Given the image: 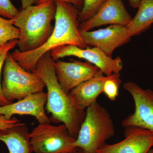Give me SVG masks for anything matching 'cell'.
Returning <instances> with one entry per match:
<instances>
[{
  "instance_id": "obj_12",
  "label": "cell",
  "mask_w": 153,
  "mask_h": 153,
  "mask_svg": "<svg viewBox=\"0 0 153 153\" xmlns=\"http://www.w3.org/2000/svg\"><path fill=\"white\" fill-rule=\"evenodd\" d=\"M132 19L122 0H106L93 17L80 23L79 28L87 31L107 25L126 26Z\"/></svg>"
},
{
  "instance_id": "obj_1",
  "label": "cell",
  "mask_w": 153,
  "mask_h": 153,
  "mask_svg": "<svg viewBox=\"0 0 153 153\" xmlns=\"http://www.w3.org/2000/svg\"><path fill=\"white\" fill-rule=\"evenodd\" d=\"M54 63L51 51H49L40 57L33 72L43 80L47 88L45 109L51 114L49 118L50 122L63 123L71 136L76 138L86 111L77 106L68 94L60 86L55 73Z\"/></svg>"
},
{
  "instance_id": "obj_8",
  "label": "cell",
  "mask_w": 153,
  "mask_h": 153,
  "mask_svg": "<svg viewBox=\"0 0 153 153\" xmlns=\"http://www.w3.org/2000/svg\"><path fill=\"white\" fill-rule=\"evenodd\" d=\"M123 86L132 97L135 111L123 121V126L140 128L153 132V91L143 89L131 81L125 83Z\"/></svg>"
},
{
  "instance_id": "obj_9",
  "label": "cell",
  "mask_w": 153,
  "mask_h": 153,
  "mask_svg": "<svg viewBox=\"0 0 153 153\" xmlns=\"http://www.w3.org/2000/svg\"><path fill=\"white\" fill-rule=\"evenodd\" d=\"M79 34L85 45L101 49L110 57H112L115 49L126 44L131 38L126 26L117 25L93 31L80 29Z\"/></svg>"
},
{
  "instance_id": "obj_21",
  "label": "cell",
  "mask_w": 153,
  "mask_h": 153,
  "mask_svg": "<svg viewBox=\"0 0 153 153\" xmlns=\"http://www.w3.org/2000/svg\"><path fill=\"white\" fill-rule=\"evenodd\" d=\"M18 9L10 0H0V16L8 19H14L19 13Z\"/></svg>"
},
{
  "instance_id": "obj_23",
  "label": "cell",
  "mask_w": 153,
  "mask_h": 153,
  "mask_svg": "<svg viewBox=\"0 0 153 153\" xmlns=\"http://www.w3.org/2000/svg\"><path fill=\"white\" fill-rule=\"evenodd\" d=\"M63 1L66 2L70 3L73 5L76 6V7H80L83 5V1L84 0H38V2L37 4H42L45 2L48 1Z\"/></svg>"
},
{
  "instance_id": "obj_20",
  "label": "cell",
  "mask_w": 153,
  "mask_h": 153,
  "mask_svg": "<svg viewBox=\"0 0 153 153\" xmlns=\"http://www.w3.org/2000/svg\"><path fill=\"white\" fill-rule=\"evenodd\" d=\"M17 43L18 40L16 39L9 41L6 44L0 46V107L12 103L7 101L3 95L1 85V74L7 55L11 50L14 49L17 46Z\"/></svg>"
},
{
  "instance_id": "obj_4",
  "label": "cell",
  "mask_w": 153,
  "mask_h": 153,
  "mask_svg": "<svg viewBox=\"0 0 153 153\" xmlns=\"http://www.w3.org/2000/svg\"><path fill=\"white\" fill-rule=\"evenodd\" d=\"M85 111L75 146L88 152L96 153L114 135V125L106 108L97 101L87 107Z\"/></svg>"
},
{
  "instance_id": "obj_27",
  "label": "cell",
  "mask_w": 153,
  "mask_h": 153,
  "mask_svg": "<svg viewBox=\"0 0 153 153\" xmlns=\"http://www.w3.org/2000/svg\"><path fill=\"white\" fill-rule=\"evenodd\" d=\"M147 153H153V146L149 150Z\"/></svg>"
},
{
  "instance_id": "obj_22",
  "label": "cell",
  "mask_w": 153,
  "mask_h": 153,
  "mask_svg": "<svg viewBox=\"0 0 153 153\" xmlns=\"http://www.w3.org/2000/svg\"><path fill=\"white\" fill-rule=\"evenodd\" d=\"M21 123L20 120L15 117L8 119L4 115L0 114V130L8 128Z\"/></svg>"
},
{
  "instance_id": "obj_11",
  "label": "cell",
  "mask_w": 153,
  "mask_h": 153,
  "mask_svg": "<svg viewBox=\"0 0 153 153\" xmlns=\"http://www.w3.org/2000/svg\"><path fill=\"white\" fill-rule=\"evenodd\" d=\"M125 139L114 144L105 145L97 153H147L153 146V132L135 127H126Z\"/></svg>"
},
{
  "instance_id": "obj_7",
  "label": "cell",
  "mask_w": 153,
  "mask_h": 153,
  "mask_svg": "<svg viewBox=\"0 0 153 153\" xmlns=\"http://www.w3.org/2000/svg\"><path fill=\"white\" fill-rule=\"evenodd\" d=\"M51 55L55 61L68 56L84 59L97 66L106 76L120 73L123 68V63L120 57L112 58L96 47L82 49L75 45H66L52 49Z\"/></svg>"
},
{
  "instance_id": "obj_6",
  "label": "cell",
  "mask_w": 153,
  "mask_h": 153,
  "mask_svg": "<svg viewBox=\"0 0 153 153\" xmlns=\"http://www.w3.org/2000/svg\"><path fill=\"white\" fill-rule=\"evenodd\" d=\"M34 153H71L76 151V138L71 136L65 125L39 123L30 133Z\"/></svg>"
},
{
  "instance_id": "obj_18",
  "label": "cell",
  "mask_w": 153,
  "mask_h": 153,
  "mask_svg": "<svg viewBox=\"0 0 153 153\" xmlns=\"http://www.w3.org/2000/svg\"><path fill=\"white\" fill-rule=\"evenodd\" d=\"M121 82L120 73H114L105 82L103 93L111 101L115 100L117 98Z\"/></svg>"
},
{
  "instance_id": "obj_24",
  "label": "cell",
  "mask_w": 153,
  "mask_h": 153,
  "mask_svg": "<svg viewBox=\"0 0 153 153\" xmlns=\"http://www.w3.org/2000/svg\"><path fill=\"white\" fill-rule=\"evenodd\" d=\"M22 9H25L29 6L37 4L38 0H21Z\"/></svg>"
},
{
  "instance_id": "obj_2",
  "label": "cell",
  "mask_w": 153,
  "mask_h": 153,
  "mask_svg": "<svg viewBox=\"0 0 153 153\" xmlns=\"http://www.w3.org/2000/svg\"><path fill=\"white\" fill-rule=\"evenodd\" d=\"M55 2V25L45 43L33 51L21 52L17 49L11 53L14 60L27 71L33 72L40 57L55 48L69 45L82 49L87 47L79 34V13L70 3L59 1Z\"/></svg>"
},
{
  "instance_id": "obj_16",
  "label": "cell",
  "mask_w": 153,
  "mask_h": 153,
  "mask_svg": "<svg viewBox=\"0 0 153 153\" xmlns=\"http://www.w3.org/2000/svg\"><path fill=\"white\" fill-rule=\"evenodd\" d=\"M138 10L126 28L131 37L137 36L153 24V0H142Z\"/></svg>"
},
{
  "instance_id": "obj_17",
  "label": "cell",
  "mask_w": 153,
  "mask_h": 153,
  "mask_svg": "<svg viewBox=\"0 0 153 153\" xmlns=\"http://www.w3.org/2000/svg\"><path fill=\"white\" fill-rule=\"evenodd\" d=\"M20 30L12 24L11 19L0 16V46L20 38Z\"/></svg>"
},
{
  "instance_id": "obj_13",
  "label": "cell",
  "mask_w": 153,
  "mask_h": 153,
  "mask_svg": "<svg viewBox=\"0 0 153 153\" xmlns=\"http://www.w3.org/2000/svg\"><path fill=\"white\" fill-rule=\"evenodd\" d=\"M47 93L44 91L30 94L16 102L0 107V114L10 119L15 114L36 117L39 123H51L45 112Z\"/></svg>"
},
{
  "instance_id": "obj_26",
  "label": "cell",
  "mask_w": 153,
  "mask_h": 153,
  "mask_svg": "<svg viewBox=\"0 0 153 153\" xmlns=\"http://www.w3.org/2000/svg\"><path fill=\"white\" fill-rule=\"evenodd\" d=\"M71 153H90L88 152H86V151L83 150L82 149H79V148H77V149H76V151H74V152H73Z\"/></svg>"
},
{
  "instance_id": "obj_14",
  "label": "cell",
  "mask_w": 153,
  "mask_h": 153,
  "mask_svg": "<svg viewBox=\"0 0 153 153\" xmlns=\"http://www.w3.org/2000/svg\"><path fill=\"white\" fill-rule=\"evenodd\" d=\"M109 76L100 71L72 89L68 94L77 106L85 110L97 101L99 96L103 93L105 82Z\"/></svg>"
},
{
  "instance_id": "obj_3",
  "label": "cell",
  "mask_w": 153,
  "mask_h": 153,
  "mask_svg": "<svg viewBox=\"0 0 153 153\" xmlns=\"http://www.w3.org/2000/svg\"><path fill=\"white\" fill-rule=\"evenodd\" d=\"M56 5L50 1L22 9L12 24L20 30L17 46L19 51L27 52L39 48L47 41L54 30L52 22L55 19Z\"/></svg>"
},
{
  "instance_id": "obj_25",
  "label": "cell",
  "mask_w": 153,
  "mask_h": 153,
  "mask_svg": "<svg viewBox=\"0 0 153 153\" xmlns=\"http://www.w3.org/2000/svg\"><path fill=\"white\" fill-rule=\"evenodd\" d=\"M129 3L130 5L132 7L137 8L138 7L140 3L142 0H128Z\"/></svg>"
},
{
  "instance_id": "obj_19",
  "label": "cell",
  "mask_w": 153,
  "mask_h": 153,
  "mask_svg": "<svg viewBox=\"0 0 153 153\" xmlns=\"http://www.w3.org/2000/svg\"><path fill=\"white\" fill-rule=\"evenodd\" d=\"M106 0H84L82 10L79 13L80 23L86 22L94 16Z\"/></svg>"
},
{
  "instance_id": "obj_15",
  "label": "cell",
  "mask_w": 153,
  "mask_h": 153,
  "mask_svg": "<svg viewBox=\"0 0 153 153\" xmlns=\"http://www.w3.org/2000/svg\"><path fill=\"white\" fill-rule=\"evenodd\" d=\"M30 134L26 125L21 123L0 130V141L4 143L9 153H33Z\"/></svg>"
},
{
  "instance_id": "obj_10",
  "label": "cell",
  "mask_w": 153,
  "mask_h": 153,
  "mask_svg": "<svg viewBox=\"0 0 153 153\" xmlns=\"http://www.w3.org/2000/svg\"><path fill=\"white\" fill-rule=\"evenodd\" d=\"M57 80L66 93L100 71L97 67L86 61L74 60L65 62L57 60L54 63Z\"/></svg>"
},
{
  "instance_id": "obj_5",
  "label": "cell",
  "mask_w": 153,
  "mask_h": 153,
  "mask_svg": "<svg viewBox=\"0 0 153 153\" xmlns=\"http://www.w3.org/2000/svg\"><path fill=\"white\" fill-rule=\"evenodd\" d=\"M45 87L41 78L25 70L9 52L4 64L1 85L3 95L7 101L12 103L30 94L43 91Z\"/></svg>"
}]
</instances>
